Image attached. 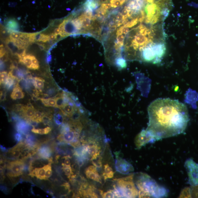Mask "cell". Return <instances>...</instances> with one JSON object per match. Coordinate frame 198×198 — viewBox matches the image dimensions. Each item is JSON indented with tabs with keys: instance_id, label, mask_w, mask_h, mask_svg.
<instances>
[{
	"instance_id": "25",
	"label": "cell",
	"mask_w": 198,
	"mask_h": 198,
	"mask_svg": "<svg viewBox=\"0 0 198 198\" xmlns=\"http://www.w3.org/2000/svg\"><path fill=\"white\" fill-rule=\"evenodd\" d=\"M22 64H24L28 68L31 69L32 65V55H25Z\"/></svg>"
},
{
	"instance_id": "48",
	"label": "cell",
	"mask_w": 198,
	"mask_h": 198,
	"mask_svg": "<svg viewBox=\"0 0 198 198\" xmlns=\"http://www.w3.org/2000/svg\"><path fill=\"white\" fill-rule=\"evenodd\" d=\"M61 33V30L59 28L55 29V31H54V33L57 35H60Z\"/></svg>"
},
{
	"instance_id": "41",
	"label": "cell",
	"mask_w": 198,
	"mask_h": 198,
	"mask_svg": "<svg viewBox=\"0 0 198 198\" xmlns=\"http://www.w3.org/2000/svg\"><path fill=\"white\" fill-rule=\"evenodd\" d=\"M159 17L160 16H155L152 17L151 20H150V23H151L152 24H155V23H156L157 22H158Z\"/></svg>"
},
{
	"instance_id": "34",
	"label": "cell",
	"mask_w": 198,
	"mask_h": 198,
	"mask_svg": "<svg viewBox=\"0 0 198 198\" xmlns=\"http://www.w3.org/2000/svg\"><path fill=\"white\" fill-rule=\"evenodd\" d=\"M24 35V33H17L16 32H12L10 35L9 38L17 39H18L21 37H23Z\"/></svg>"
},
{
	"instance_id": "44",
	"label": "cell",
	"mask_w": 198,
	"mask_h": 198,
	"mask_svg": "<svg viewBox=\"0 0 198 198\" xmlns=\"http://www.w3.org/2000/svg\"><path fill=\"white\" fill-rule=\"evenodd\" d=\"M121 28L122 32L123 34L125 35H127L130 32V29L129 28L123 26L120 27Z\"/></svg>"
},
{
	"instance_id": "45",
	"label": "cell",
	"mask_w": 198,
	"mask_h": 198,
	"mask_svg": "<svg viewBox=\"0 0 198 198\" xmlns=\"http://www.w3.org/2000/svg\"><path fill=\"white\" fill-rule=\"evenodd\" d=\"M6 99V92L4 90L1 91V100L2 101H4Z\"/></svg>"
},
{
	"instance_id": "3",
	"label": "cell",
	"mask_w": 198,
	"mask_h": 198,
	"mask_svg": "<svg viewBox=\"0 0 198 198\" xmlns=\"http://www.w3.org/2000/svg\"><path fill=\"white\" fill-rule=\"evenodd\" d=\"M185 167L189 177V183L192 186L198 185V164L192 159H188Z\"/></svg>"
},
{
	"instance_id": "23",
	"label": "cell",
	"mask_w": 198,
	"mask_h": 198,
	"mask_svg": "<svg viewBox=\"0 0 198 198\" xmlns=\"http://www.w3.org/2000/svg\"><path fill=\"white\" fill-rule=\"evenodd\" d=\"M52 115L49 112L45 113L42 117V122L45 125H50L52 124Z\"/></svg>"
},
{
	"instance_id": "12",
	"label": "cell",
	"mask_w": 198,
	"mask_h": 198,
	"mask_svg": "<svg viewBox=\"0 0 198 198\" xmlns=\"http://www.w3.org/2000/svg\"><path fill=\"white\" fill-rule=\"evenodd\" d=\"M46 168V166L40 168H35L34 170L31 171L30 172L29 175L31 176L32 177H36L37 178L41 179V180H47L45 177Z\"/></svg>"
},
{
	"instance_id": "8",
	"label": "cell",
	"mask_w": 198,
	"mask_h": 198,
	"mask_svg": "<svg viewBox=\"0 0 198 198\" xmlns=\"http://www.w3.org/2000/svg\"><path fill=\"white\" fill-rule=\"evenodd\" d=\"M147 16L145 18V22L150 23L152 17L153 16H160V11L159 6L156 3H150L146 5L145 8Z\"/></svg>"
},
{
	"instance_id": "43",
	"label": "cell",
	"mask_w": 198,
	"mask_h": 198,
	"mask_svg": "<svg viewBox=\"0 0 198 198\" xmlns=\"http://www.w3.org/2000/svg\"><path fill=\"white\" fill-rule=\"evenodd\" d=\"M47 94L49 96H54L56 93V90L54 88H52L49 89L47 91Z\"/></svg>"
},
{
	"instance_id": "32",
	"label": "cell",
	"mask_w": 198,
	"mask_h": 198,
	"mask_svg": "<svg viewBox=\"0 0 198 198\" xmlns=\"http://www.w3.org/2000/svg\"><path fill=\"white\" fill-rule=\"evenodd\" d=\"M49 39V35L44 34H40L36 40L38 42H42L43 43L48 41Z\"/></svg>"
},
{
	"instance_id": "42",
	"label": "cell",
	"mask_w": 198,
	"mask_h": 198,
	"mask_svg": "<svg viewBox=\"0 0 198 198\" xmlns=\"http://www.w3.org/2000/svg\"><path fill=\"white\" fill-rule=\"evenodd\" d=\"M6 51L4 48V46H3V44H2V45H1V52H0V54H1V58H3L5 55H6Z\"/></svg>"
},
{
	"instance_id": "30",
	"label": "cell",
	"mask_w": 198,
	"mask_h": 198,
	"mask_svg": "<svg viewBox=\"0 0 198 198\" xmlns=\"http://www.w3.org/2000/svg\"><path fill=\"white\" fill-rule=\"evenodd\" d=\"M51 165L52 164H49L48 165H45L46 168L45 177L47 179H48V178H49L52 175V171Z\"/></svg>"
},
{
	"instance_id": "52",
	"label": "cell",
	"mask_w": 198,
	"mask_h": 198,
	"mask_svg": "<svg viewBox=\"0 0 198 198\" xmlns=\"http://www.w3.org/2000/svg\"><path fill=\"white\" fill-rule=\"evenodd\" d=\"M99 1H100L101 2H101H102L105 1V0H99Z\"/></svg>"
},
{
	"instance_id": "21",
	"label": "cell",
	"mask_w": 198,
	"mask_h": 198,
	"mask_svg": "<svg viewBox=\"0 0 198 198\" xmlns=\"http://www.w3.org/2000/svg\"><path fill=\"white\" fill-rule=\"evenodd\" d=\"M90 160L93 165L96 168H101L102 167V158L99 155L91 157Z\"/></svg>"
},
{
	"instance_id": "36",
	"label": "cell",
	"mask_w": 198,
	"mask_h": 198,
	"mask_svg": "<svg viewBox=\"0 0 198 198\" xmlns=\"http://www.w3.org/2000/svg\"><path fill=\"white\" fill-rule=\"evenodd\" d=\"M181 196L182 197H191L192 193H191V189L187 188L184 189L182 193Z\"/></svg>"
},
{
	"instance_id": "35",
	"label": "cell",
	"mask_w": 198,
	"mask_h": 198,
	"mask_svg": "<svg viewBox=\"0 0 198 198\" xmlns=\"http://www.w3.org/2000/svg\"><path fill=\"white\" fill-rule=\"evenodd\" d=\"M102 198H115V194L113 193V190L108 191L105 192H103L101 194Z\"/></svg>"
},
{
	"instance_id": "33",
	"label": "cell",
	"mask_w": 198,
	"mask_h": 198,
	"mask_svg": "<svg viewBox=\"0 0 198 198\" xmlns=\"http://www.w3.org/2000/svg\"><path fill=\"white\" fill-rule=\"evenodd\" d=\"M8 77V74L7 72L3 71L1 72V76H0V81L1 84H5Z\"/></svg>"
},
{
	"instance_id": "14",
	"label": "cell",
	"mask_w": 198,
	"mask_h": 198,
	"mask_svg": "<svg viewBox=\"0 0 198 198\" xmlns=\"http://www.w3.org/2000/svg\"><path fill=\"white\" fill-rule=\"evenodd\" d=\"M25 94L19 85V83L15 85L12 92L11 94V98L14 100L22 99L24 97Z\"/></svg>"
},
{
	"instance_id": "38",
	"label": "cell",
	"mask_w": 198,
	"mask_h": 198,
	"mask_svg": "<svg viewBox=\"0 0 198 198\" xmlns=\"http://www.w3.org/2000/svg\"><path fill=\"white\" fill-rule=\"evenodd\" d=\"M192 197L198 198V185L192 186V188L191 189Z\"/></svg>"
},
{
	"instance_id": "47",
	"label": "cell",
	"mask_w": 198,
	"mask_h": 198,
	"mask_svg": "<svg viewBox=\"0 0 198 198\" xmlns=\"http://www.w3.org/2000/svg\"><path fill=\"white\" fill-rule=\"evenodd\" d=\"M1 190L2 191H3V192H4L5 193H6V192L8 193V191L7 187H5V186L3 185H1Z\"/></svg>"
},
{
	"instance_id": "49",
	"label": "cell",
	"mask_w": 198,
	"mask_h": 198,
	"mask_svg": "<svg viewBox=\"0 0 198 198\" xmlns=\"http://www.w3.org/2000/svg\"><path fill=\"white\" fill-rule=\"evenodd\" d=\"M39 46V47L40 49L42 50H44L45 49V46L43 45L42 44L40 43H37Z\"/></svg>"
},
{
	"instance_id": "11",
	"label": "cell",
	"mask_w": 198,
	"mask_h": 198,
	"mask_svg": "<svg viewBox=\"0 0 198 198\" xmlns=\"http://www.w3.org/2000/svg\"><path fill=\"white\" fill-rule=\"evenodd\" d=\"M53 152V150L48 145L45 144L40 147L37 154L40 158L48 159L51 157Z\"/></svg>"
},
{
	"instance_id": "17",
	"label": "cell",
	"mask_w": 198,
	"mask_h": 198,
	"mask_svg": "<svg viewBox=\"0 0 198 198\" xmlns=\"http://www.w3.org/2000/svg\"><path fill=\"white\" fill-rule=\"evenodd\" d=\"M104 172L103 173L102 176L104 180H106L108 179L113 178L114 176V172H113L112 169L108 164L104 165Z\"/></svg>"
},
{
	"instance_id": "50",
	"label": "cell",
	"mask_w": 198,
	"mask_h": 198,
	"mask_svg": "<svg viewBox=\"0 0 198 198\" xmlns=\"http://www.w3.org/2000/svg\"><path fill=\"white\" fill-rule=\"evenodd\" d=\"M1 149L2 151L5 152L6 151L7 149L5 147H3L2 145H1Z\"/></svg>"
},
{
	"instance_id": "19",
	"label": "cell",
	"mask_w": 198,
	"mask_h": 198,
	"mask_svg": "<svg viewBox=\"0 0 198 198\" xmlns=\"http://www.w3.org/2000/svg\"><path fill=\"white\" fill-rule=\"evenodd\" d=\"M111 7L112 9L120 8L128 0H106Z\"/></svg>"
},
{
	"instance_id": "5",
	"label": "cell",
	"mask_w": 198,
	"mask_h": 198,
	"mask_svg": "<svg viewBox=\"0 0 198 198\" xmlns=\"http://www.w3.org/2000/svg\"><path fill=\"white\" fill-rule=\"evenodd\" d=\"M156 140L151 134L147 130H143L137 135L135 143L137 148L140 149L146 144Z\"/></svg>"
},
{
	"instance_id": "6",
	"label": "cell",
	"mask_w": 198,
	"mask_h": 198,
	"mask_svg": "<svg viewBox=\"0 0 198 198\" xmlns=\"http://www.w3.org/2000/svg\"><path fill=\"white\" fill-rule=\"evenodd\" d=\"M115 168L120 173L127 174L131 173L134 170L133 165L128 162L116 155Z\"/></svg>"
},
{
	"instance_id": "39",
	"label": "cell",
	"mask_w": 198,
	"mask_h": 198,
	"mask_svg": "<svg viewBox=\"0 0 198 198\" xmlns=\"http://www.w3.org/2000/svg\"><path fill=\"white\" fill-rule=\"evenodd\" d=\"M124 34H122L117 35L116 37V42H118L123 45H124L125 36Z\"/></svg>"
},
{
	"instance_id": "24",
	"label": "cell",
	"mask_w": 198,
	"mask_h": 198,
	"mask_svg": "<svg viewBox=\"0 0 198 198\" xmlns=\"http://www.w3.org/2000/svg\"><path fill=\"white\" fill-rule=\"evenodd\" d=\"M45 114L43 111H40V110H36L35 114L32 121L37 122L38 123H41L42 122V118Z\"/></svg>"
},
{
	"instance_id": "15",
	"label": "cell",
	"mask_w": 198,
	"mask_h": 198,
	"mask_svg": "<svg viewBox=\"0 0 198 198\" xmlns=\"http://www.w3.org/2000/svg\"><path fill=\"white\" fill-rule=\"evenodd\" d=\"M152 46L157 54V57L161 60L165 55L166 48L165 45L162 44H152Z\"/></svg>"
},
{
	"instance_id": "26",
	"label": "cell",
	"mask_w": 198,
	"mask_h": 198,
	"mask_svg": "<svg viewBox=\"0 0 198 198\" xmlns=\"http://www.w3.org/2000/svg\"><path fill=\"white\" fill-rule=\"evenodd\" d=\"M71 23L77 31L80 30L83 28L82 23L78 18L72 20Z\"/></svg>"
},
{
	"instance_id": "51",
	"label": "cell",
	"mask_w": 198,
	"mask_h": 198,
	"mask_svg": "<svg viewBox=\"0 0 198 198\" xmlns=\"http://www.w3.org/2000/svg\"><path fill=\"white\" fill-rule=\"evenodd\" d=\"M5 33H6L5 30H3V31H2V33L3 34H5Z\"/></svg>"
},
{
	"instance_id": "37",
	"label": "cell",
	"mask_w": 198,
	"mask_h": 198,
	"mask_svg": "<svg viewBox=\"0 0 198 198\" xmlns=\"http://www.w3.org/2000/svg\"><path fill=\"white\" fill-rule=\"evenodd\" d=\"M24 105L21 104L14 105L13 108V111L16 113H19V114L23 110Z\"/></svg>"
},
{
	"instance_id": "46",
	"label": "cell",
	"mask_w": 198,
	"mask_h": 198,
	"mask_svg": "<svg viewBox=\"0 0 198 198\" xmlns=\"http://www.w3.org/2000/svg\"><path fill=\"white\" fill-rule=\"evenodd\" d=\"M57 35H55V33H52L51 35H49V39L50 40H54L57 39Z\"/></svg>"
},
{
	"instance_id": "9",
	"label": "cell",
	"mask_w": 198,
	"mask_h": 198,
	"mask_svg": "<svg viewBox=\"0 0 198 198\" xmlns=\"http://www.w3.org/2000/svg\"><path fill=\"white\" fill-rule=\"evenodd\" d=\"M36 109L33 105L30 104L24 105L23 110L19 115L25 121L28 120H32L35 115Z\"/></svg>"
},
{
	"instance_id": "10",
	"label": "cell",
	"mask_w": 198,
	"mask_h": 198,
	"mask_svg": "<svg viewBox=\"0 0 198 198\" xmlns=\"http://www.w3.org/2000/svg\"><path fill=\"white\" fill-rule=\"evenodd\" d=\"M16 123V129L18 133L23 135L29 134L32 126L27 122L21 118Z\"/></svg>"
},
{
	"instance_id": "27",
	"label": "cell",
	"mask_w": 198,
	"mask_h": 198,
	"mask_svg": "<svg viewBox=\"0 0 198 198\" xmlns=\"http://www.w3.org/2000/svg\"><path fill=\"white\" fill-rule=\"evenodd\" d=\"M62 169L65 175L67 176L68 179L70 178L72 175H74V172H73L72 168L71 167V166H63Z\"/></svg>"
},
{
	"instance_id": "16",
	"label": "cell",
	"mask_w": 198,
	"mask_h": 198,
	"mask_svg": "<svg viewBox=\"0 0 198 198\" xmlns=\"http://www.w3.org/2000/svg\"><path fill=\"white\" fill-rule=\"evenodd\" d=\"M86 177L88 179H91L95 181L101 183V178L98 171H94L86 169L85 171Z\"/></svg>"
},
{
	"instance_id": "4",
	"label": "cell",
	"mask_w": 198,
	"mask_h": 198,
	"mask_svg": "<svg viewBox=\"0 0 198 198\" xmlns=\"http://www.w3.org/2000/svg\"><path fill=\"white\" fill-rule=\"evenodd\" d=\"M25 163L23 160H18L8 162L6 167L8 177H19L23 174Z\"/></svg>"
},
{
	"instance_id": "20",
	"label": "cell",
	"mask_w": 198,
	"mask_h": 198,
	"mask_svg": "<svg viewBox=\"0 0 198 198\" xmlns=\"http://www.w3.org/2000/svg\"><path fill=\"white\" fill-rule=\"evenodd\" d=\"M40 100L43 104L47 107H56V98L55 97L50 98L47 99L42 98L40 99Z\"/></svg>"
},
{
	"instance_id": "7",
	"label": "cell",
	"mask_w": 198,
	"mask_h": 198,
	"mask_svg": "<svg viewBox=\"0 0 198 198\" xmlns=\"http://www.w3.org/2000/svg\"><path fill=\"white\" fill-rule=\"evenodd\" d=\"M134 174L126 177L118 179H115L117 182V185L123 188L130 190H137L134 182Z\"/></svg>"
},
{
	"instance_id": "29",
	"label": "cell",
	"mask_w": 198,
	"mask_h": 198,
	"mask_svg": "<svg viewBox=\"0 0 198 198\" xmlns=\"http://www.w3.org/2000/svg\"><path fill=\"white\" fill-rule=\"evenodd\" d=\"M62 159H63L64 162L62 163V165L66 166H70L71 165V162L70 159H71V157L69 155L65 156L61 158Z\"/></svg>"
},
{
	"instance_id": "22",
	"label": "cell",
	"mask_w": 198,
	"mask_h": 198,
	"mask_svg": "<svg viewBox=\"0 0 198 198\" xmlns=\"http://www.w3.org/2000/svg\"><path fill=\"white\" fill-rule=\"evenodd\" d=\"M52 128L50 127H47L45 128H39V129H36L35 127H33L31 130V131L33 133L37 134L40 135L47 134L51 131Z\"/></svg>"
},
{
	"instance_id": "18",
	"label": "cell",
	"mask_w": 198,
	"mask_h": 198,
	"mask_svg": "<svg viewBox=\"0 0 198 198\" xmlns=\"http://www.w3.org/2000/svg\"><path fill=\"white\" fill-rule=\"evenodd\" d=\"M45 80L42 78L38 77H33V84L35 88L38 90L42 92V90L44 87V83Z\"/></svg>"
},
{
	"instance_id": "28",
	"label": "cell",
	"mask_w": 198,
	"mask_h": 198,
	"mask_svg": "<svg viewBox=\"0 0 198 198\" xmlns=\"http://www.w3.org/2000/svg\"><path fill=\"white\" fill-rule=\"evenodd\" d=\"M32 65L31 69L33 70H37L39 68V64L38 61L34 56L32 55Z\"/></svg>"
},
{
	"instance_id": "31",
	"label": "cell",
	"mask_w": 198,
	"mask_h": 198,
	"mask_svg": "<svg viewBox=\"0 0 198 198\" xmlns=\"http://www.w3.org/2000/svg\"><path fill=\"white\" fill-rule=\"evenodd\" d=\"M138 17L136 18H135V19L132 20L130 22H127V23L124 25V26L126 27L131 28L137 24L138 23Z\"/></svg>"
},
{
	"instance_id": "40",
	"label": "cell",
	"mask_w": 198,
	"mask_h": 198,
	"mask_svg": "<svg viewBox=\"0 0 198 198\" xmlns=\"http://www.w3.org/2000/svg\"><path fill=\"white\" fill-rule=\"evenodd\" d=\"M14 138L17 142L21 141L23 140V137L21 135V134L19 133H17L15 134L14 135Z\"/></svg>"
},
{
	"instance_id": "13",
	"label": "cell",
	"mask_w": 198,
	"mask_h": 198,
	"mask_svg": "<svg viewBox=\"0 0 198 198\" xmlns=\"http://www.w3.org/2000/svg\"><path fill=\"white\" fill-rule=\"evenodd\" d=\"M101 4L99 0H86L83 5L84 9L93 12L99 7Z\"/></svg>"
},
{
	"instance_id": "1",
	"label": "cell",
	"mask_w": 198,
	"mask_h": 198,
	"mask_svg": "<svg viewBox=\"0 0 198 198\" xmlns=\"http://www.w3.org/2000/svg\"><path fill=\"white\" fill-rule=\"evenodd\" d=\"M148 113L146 130L156 140L182 133L189 120L187 106L177 100L156 99L149 105Z\"/></svg>"
},
{
	"instance_id": "2",
	"label": "cell",
	"mask_w": 198,
	"mask_h": 198,
	"mask_svg": "<svg viewBox=\"0 0 198 198\" xmlns=\"http://www.w3.org/2000/svg\"><path fill=\"white\" fill-rule=\"evenodd\" d=\"M136 184L139 191L140 198H161L165 197L168 194L166 189L159 185L148 174L140 173L137 177Z\"/></svg>"
}]
</instances>
